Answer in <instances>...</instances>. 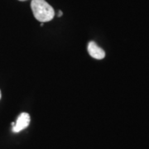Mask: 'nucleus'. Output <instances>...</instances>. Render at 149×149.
Here are the masks:
<instances>
[{
	"label": "nucleus",
	"instance_id": "obj_1",
	"mask_svg": "<svg viewBox=\"0 0 149 149\" xmlns=\"http://www.w3.org/2000/svg\"><path fill=\"white\" fill-rule=\"evenodd\" d=\"M31 8L35 18L41 22L52 21L55 17L54 8L45 0H32Z\"/></svg>",
	"mask_w": 149,
	"mask_h": 149
},
{
	"label": "nucleus",
	"instance_id": "obj_2",
	"mask_svg": "<svg viewBox=\"0 0 149 149\" xmlns=\"http://www.w3.org/2000/svg\"><path fill=\"white\" fill-rule=\"evenodd\" d=\"M29 123H30V115L27 113H22L17 118L16 123H14L13 125V131L15 133L20 132L27 128L29 125Z\"/></svg>",
	"mask_w": 149,
	"mask_h": 149
},
{
	"label": "nucleus",
	"instance_id": "obj_3",
	"mask_svg": "<svg viewBox=\"0 0 149 149\" xmlns=\"http://www.w3.org/2000/svg\"><path fill=\"white\" fill-rule=\"evenodd\" d=\"M88 52L93 58L102 60L105 56V52L95 42H91L88 44Z\"/></svg>",
	"mask_w": 149,
	"mask_h": 149
},
{
	"label": "nucleus",
	"instance_id": "obj_4",
	"mask_svg": "<svg viewBox=\"0 0 149 149\" xmlns=\"http://www.w3.org/2000/svg\"><path fill=\"white\" fill-rule=\"evenodd\" d=\"M62 14H63V13H62V12H61V11H59V12H58V17H61V16H62Z\"/></svg>",
	"mask_w": 149,
	"mask_h": 149
},
{
	"label": "nucleus",
	"instance_id": "obj_5",
	"mask_svg": "<svg viewBox=\"0 0 149 149\" xmlns=\"http://www.w3.org/2000/svg\"><path fill=\"white\" fill-rule=\"evenodd\" d=\"M19 1H26V0H19Z\"/></svg>",
	"mask_w": 149,
	"mask_h": 149
},
{
	"label": "nucleus",
	"instance_id": "obj_6",
	"mask_svg": "<svg viewBox=\"0 0 149 149\" xmlns=\"http://www.w3.org/2000/svg\"><path fill=\"white\" fill-rule=\"evenodd\" d=\"M0 98H1V92H0Z\"/></svg>",
	"mask_w": 149,
	"mask_h": 149
}]
</instances>
